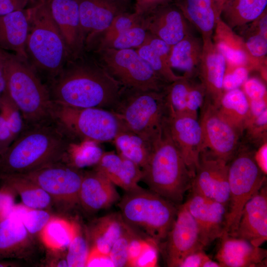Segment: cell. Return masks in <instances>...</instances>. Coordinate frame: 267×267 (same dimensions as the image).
I'll return each mask as SVG.
<instances>
[{
  "instance_id": "cell-41",
  "label": "cell",
  "mask_w": 267,
  "mask_h": 267,
  "mask_svg": "<svg viewBox=\"0 0 267 267\" xmlns=\"http://www.w3.org/2000/svg\"><path fill=\"white\" fill-rule=\"evenodd\" d=\"M11 212L20 218L27 230L33 236L36 234L39 235L52 217L45 209L29 208L24 205H14Z\"/></svg>"
},
{
  "instance_id": "cell-26",
  "label": "cell",
  "mask_w": 267,
  "mask_h": 267,
  "mask_svg": "<svg viewBox=\"0 0 267 267\" xmlns=\"http://www.w3.org/2000/svg\"><path fill=\"white\" fill-rule=\"evenodd\" d=\"M173 2L203 41L213 38L220 19L222 5L219 0H174Z\"/></svg>"
},
{
  "instance_id": "cell-16",
  "label": "cell",
  "mask_w": 267,
  "mask_h": 267,
  "mask_svg": "<svg viewBox=\"0 0 267 267\" xmlns=\"http://www.w3.org/2000/svg\"><path fill=\"white\" fill-rule=\"evenodd\" d=\"M142 23L148 32L171 46L195 30L174 2L153 9L143 16Z\"/></svg>"
},
{
  "instance_id": "cell-63",
  "label": "cell",
  "mask_w": 267,
  "mask_h": 267,
  "mask_svg": "<svg viewBox=\"0 0 267 267\" xmlns=\"http://www.w3.org/2000/svg\"><path fill=\"white\" fill-rule=\"evenodd\" d=\"M1 156V153H0V156Z\"/></svg>"
},
{
  "instance_id": "cell-39",
  "label": "cell",
  "mask_w": 267,
  "mask_h": 267,
  "mask_svg": "<svg viewBox=\"0 0 267 267\" xmlns=\"http://www.w3.org/2000/svg\"><path fill=\"white\" fill-rule=\"evenodd\" d=\"M99 144L90 140L73 141L63 162L80 170L95 166L104 152Z\"/></svg>"
},
{
  "instance_id": "cell-59",
  "label": "cell",
  "mask_w": 267,
  "mask_h": 267,
  "mask_svg": "<svg viewBox=\"0 0 267 267\" xmlns=\"http://www.w3.org/2000/svg\"><path fill=\"white\" fill-rule=\"evenodd\" d=\"M202 267H221L217 261H214L209 258L203 265Z\"/></svg>"
},
{
  "instance_id": "cell-48",
  "label": "cell",
  "mask_w": 267,
  "mask_h": 267,
  "mask_svg": "<svg viewBox=\"0 0 267 267\" xmlns=\"http://www.w3.org/2000/svg\"><path fill=\"white\" fill-rule=\"evenodd\" d=\"M242 86L249 100L267 98L266 86L258 78H248Z\"/></svg>"
},
{
  "instance_id": "cell-14",
  "label": "cell",
  "mask_w": 267,
  "mask_h": 267,
  "mask_svg": "<svg viewBox=\"0 0 267 267\" xmlns=\"http://www.w3.org/2000/svg\"><path fill=\"white\" fill-rule=\"evenodd\" d=\"M228 169V162L207 150L201 151L190 190L227 207L229 198Z\"/></svg>"
},
{
  "instance_id": "cell-8",
  "label": "cell",
  "mask_w": 267,
  "mask_h": 267,
  "mask_svg": "<svg viewBox=\"0 0 267 267\" xmlns=\"http://www.w3.org/2000/svg\"><path fill=\"white\" fill-rule=\"evenodd\" d=\"M53 120L76 141H112L127 129L112 111L97 107L75 108L54 103Z\"/></svg>"
},
{
  "instance_id": "cell-60",
  "label": "cell",
  "mask_w": 267,
  "mask_h": 267,
  "mask_svg": "<svg viewBox=\"0 0 267 267\" xmlns=\"http://www.w3.org/2000/svg\"><path fill=\"white\" fill-rule=\"evenodd\" d=\"M225 0H222V4L223 3V2H224Z\"/></svg>"
},
{
  "instance_id": "cell-1",
  "label": "cell",
  "mask_w": 267,
  "mask_h": 267,
  "mask_svg": "<svg viewBox=\"0 0 267 267\" xmlns=\"http://www.w3.org/2000/svg\"><path fill=\"white\" fill-rule=\"evenodd\" d=\"M48 88L52 101L75 108L111 110L123 86L87 52L70 57Z\"/></svg>"
},
{
  "instance_id": "cell-36",
  "label": "cell",
  "mask_w": 267,
  "mask_h": 267,
  "mask_svg": "<svg viewBox=\"0 0 267 267\" xmlns=\"http://www.w3.org/2000/svg\"><path fill=\"white\" fill-rule=\"evenodd\" d=\"M112 141L118 154L134 162L141 169L146 164L150 154L152 140L126 129L120 132Z\"/></svg>"
},
{
  "instance_id": "cell-50",
  "label": "cell",
  "mask_w": 267,
  "mask_h": 267,
  "mask_svg": "<svg viewBox=\"0 0 267 267\" xmlns=\"http://www.w3.org/2000/svg\"><path fill=\"white\" fill-rule=\"evenodd\" d=\"M174 0H135L134 12L144 16L156 8Z\"/></svg>"
},
{
  "instance_id": "cell-33",
  "label": "cell",
  "mask_w": 267,
  "mask_h": 267,
  "mask_svg": "<svg viewBox=\"0 0 267 267\" xmlns=\"http://www.w3.org/2000/svg\"><path fill=\"white\" fill-rule=\"evenodd\" d=\"M267 0H226L221 20L234 30L256 20L267 10Z\"/></svg>"
},
{
  "instance_id": "cell-11",
  "label": "cell",
  "mask_w": 267,
  "mask_h": 267,
  "mask_svg": "<svg viewBox=\"0 0 267 267\" xmlns=\"http://www.w3.org/2000/svg\"><path fill=\"white\" fill-rule=\"evenodd\" d=\"M84 172L61 161L22 175L37 184L53 202L65 210L79 204V191Z\"/></svg>"
},
{
  "instance_id": "cell-40",
  "label": "cell",
  "mask_w": 267,
  "mask_h": 267,
  "mask_svg": "<svg viewBox=\"0 0 267 267\" xmlns=\"http://www.w3.org/2000/svg\"><path fill=\"white\" fill-rule=\"evenodd\" d=\"M90 249L87 232L85 233L81 225L73 222V234L66 252L68 267H86Z\"/></svg>"
},
{
  "instance_id": "cell-29",
  "label": "cell",
  "mask_w": 267,
  "mask_h": 267,
  "mask_svg": "<svg viewBox=\"0 0 267 267\" xmlns=\"http://www.w3.org/2000/svg\"><path fill=\"white\" fill-rule=\"evenodd\" d=\"M128 225L120 213H112L91 222L86 232L90 248L108 255L114 243L123 234Z\"/></svg>"
},
{
  "instance_id": "cell-62",
  "label": "cell",
  "mask_w": 267,
  "mask_h": 267,
  "mask_svg": "<svg viewBox=\"0 0 267 267\" xmlns=\"http://www.w3.org/2000/svg\"><path fill=\"white\" fill-rule=\"evenodd\" d=\"M123 0V1H127L128 0Z\"/></svg>"
},
{
  "instance_id": "cell-46",
  "label": "cell",
  "mask_w": 267,
  "mask_h": 267,
  "mask_svg": "<svg viewBox=\"0 0 267 267\" xmlns=\"http://www.w3.org/2000/svg\"><path fill=\"white\" fill-rule=\"evenodd\" d=\"M267 110L255 118L248 121L244 131H246L249 139L263 143L267 141Z\"/></svg>"
},
{
  "instance_id": "cell-32",
  "label": "cell",
  "mask_w": 267,
  "mask_h": 267,
  "mask_svg": "<svg viewBox=\"0 0 267 267\" xmlns=\"http://www.w3.org/2000/svg\"><path fill=\"white\" fill-rule=\"evenodd\" d=\"M242 40L251 57L265 72L267 54V13L266 10L253 21L233 30Z\"/></svg>"
},
{
  "instance_id": "cell-5",
  "label": "cell",
  "mask_w": 267,
  "mask_h": 267,
  "mask_svg": "<svg viewBox=\"0 0 267 267\" xmlns=\"http://www.w3.org/2000/svg\"><path fill=\"white\" fill-rule=\"evenodd\" d=\"M28 10V62L38 74H42L50 83L60 73L70 56L44 0H39Z\"/></svg>"
},
{
  "instance_id": "cell-42",
  "label": "cell",
  "mask_w": 267,
  "mask_h": 267,
  "mask_svg": "<svg viewBox=\"0 0 267 267\" xmlns=\"http://www.w3.org/2000/svg\"><path fill=\"white\" fill-rule=\"evenodd\" d=\"M128 225V224H127ZM139 235L128 225L123 234L113 245L109 256L114 267L130 266V252L134 238Z\"/></svg>"
},
{
  "instance_id": "cell-47",
  "label": "cell",
  "mask_w": 267,
  "mask_h": 267,
  "mask_svg": "<svg viewBox=\"0 0 267 267\" xmlns=\"http://www.w3.org/2000/svg\"><path fill=\"white\" fill-rule=\"evenodd\" d=\"M249 71L245 66H226L222 83L224 92L240 88L249 78Z\"/></svg>"
},
{
  "instance_id": "cell-13",
  "label": "cell",
  "mask_w": 267,
  "mask_h": 267,
  "mask_svg": "<svg viewBox=\"0 0 267 267\" xmlns=\"http://www.w3.org/2000/svg\"><path fill=\"white\" fill-rule=\"evenodd\" d=\"M162 246L168 267H179L189 254L200 249L201 244L197 223L183 203L178 206L175 220Z\"/></svg>"
},
{
  "instance_id": "cell-9",
  "label": "cell",
  "mask_w": 267,
  "mask_h": 267,
  "mask_svg": "<svg viewBox=\"0 0 267 267\" xmlns=\"http://www.w3.org/2000/svg\"><path fill=\"white\" fill-rule=\"evenodd\" d=\"M90 52L105 70L124 87L163 92L170 84L153 70L135 49L103 48Z\"/></svg>"
},
{
  "instance_id": "cell-34",
  "label": "cell",
  "mask_w": 267,
  "mask_h": 267,
  "mask_svg": "<svg viewBox=\"0 0 267 267\" xmlns=\"http://www.w3.org/2000/svg\"><path fill=\"white\" fill-rule=\"evenodd\" d=\"M0 182L20 197L23 204L32 209H48L53 201L37 184L21 175H0Z\"/></svg>"
},
{
  "instance_id": "cell-57",
  "label": "cell",
  "mask_w": 267,
  "mask_h": 267,
  "mask_svg": "<svg viewBox=\"0 0 267 267\" xmlns=\"http://www.w3.org/2000/svg\"><path fill=\"white\" fill-rule=\"evenodd\" d=\"M6 91L5 82L2 70L0 66V104L3 95Z\"/></svg>"
},
{
  "instance_id": "cell-61",
  "label": "cell",
  "mask_w": 267,
  "mask_h": 267,
  "mask_svg": "<svg viewBox=\"0 0 267 267\" xmlns=\"http://www.w3.org/2000/svg\"><path fill=\"white\" fill-rule=\"evenodd\" d=\"M219 1L220 2L221 5H222V0H219Z\"/></svg>"
},
{
  "instance_id": "cell-56",
  "label": "cell",
  "mask_w": 267,
  "mask_h": 267,
  "mask_svg": "<svg viewBox=\"0 0 267 267\" xmlns=\"http://www.w3.org/2000/svg\"><path fill=\"white\" fill-rule=\"evenodd\" d=\"M249 102L250 114L246 124L248 121L258 117L265 110H267V98L257 100H249Z\"/></svg>"
},
{
  "instance_id": "cell-4",
  "label": "cell",
  "mask_w": 267,
  "mask_h": 267,
  "mask_svg": "<svg viewBox=\"0 0 267 267\" xmlns=\"http://www.w3.org/2000/svg\"><path fill=\"white\" fill-rule=\"evenodd\" d=\"M0 66L6 91L20 110L26 126L53 121L54 103L48 88L28 61L0 49Z\"/></svg>"
},
{
  "instance_id": "cell-58",
  "label": "cell",
  "mask_w": 267,
  "mask_h": 267,
  "mask_svg": "<svg viewBox=\"0 0 267 267\" xmlns=\"http://www.w3.org/2000/svg\"><path fill=\"white\" fill-rule=\"evenodd\" d=\"M17 266L18 265L14 262L8 261L7 259H0V267H12Z\"/></svg>"
},
{
  "instance_id": "cell-31",
  "label": "cell",
  "mask_w": 267,
  "mask_h": 267,
  "mask_svg": "<svg viewBox=\"0 0 267 267\" xmlns=\"http://www.w3.org/2000/svg\"><path fill=\"white\" fill-rule=\"evenodd\" d=\"M135 49L153 70L168 83L181 77L176 75L170 66L171 46L155 36L148 32L143 43Z\"/></svg>"
},
{
  "instance_id": "cell-28",
  "label": "cell",
  "mask_w": 267,
  "mask_h": 267,
  "mask_svg": "<svg viewBox=\"0 0 267 267\" xmlns=\"http://www.w3.org/2000/svg\"><path fill=\"white\" fill-rule=\"evenodd\" d=\"M212 39L225 58L227 66H245L249 70L259 69V65L249 55L241 38L221 20Z\"/></svg>"
},
{
  "instance_id": "cell-38",
  "label": "cell",
  "mask_w": 267,
  "mask_h": 267,
  "mask_svg": "<svg viewBox=\"0 0 267 267\" xmlns=\"http://www.w3.org/2000/svg\"><path fill=\"white\" fill-rule=\"evenodd\" d=\"M142 20L140 23L112 37L91 43L85 48V51L89 52L103 48L125 49L138 48L143 43L148 33L142 23Z\"/></svg>"
},
{
  "instance_id": "cell-3",
  "label": "cell",
  "mask_w": 267,
  "mask_h": 267,
  "mask_svg": "<svg viewBox=\"0 0 267 267\" xmlns=\"http://www.w3.org/2000/svg\"><path fill=\"white\" fill-rule=\"evenodd\" d=\"M141 171V180L151 191L178 206L182 203L194 177L171 138L167 121L152 139L149 158Z\"/></svg>"
},
{
  "instance_id": "cell-27",
  "label": "cell",
  "mask_w": 267,
  "mask_h": 267,
  "mask_svg": "<svg viewBox=\"0 0 267 267\" xmlns=\"http://www.w3.org/2000/svg\"><path fill=\"white\" fill-rule=\"evenodd\" d=\"M29 29L28 8L0 16V49L28 61L26 43Z\"/></svg>"
},
{
  "instance_id": "cell-19",
  "label": "cell",
  "mask_w": 267,
  "mask_h": 267,
  "mask_svg": "<svg viewBox=\"0 0 267 267\" xmlns=\"http://www.w3.org/2000/svg\"><path fill=\"white\" fill-rule=\"evenodd\" d=\"M64 39L70 57L85 52L78 0H44Z\"/></svg>"
},
{
  "instance_id": "cell-55",
  "label": "cell",
  "mask_w": 267,
  "mask_h": 267,
  "mask_svg": "<svg viewBox=\"0 0 267 267\" xmlns=\"http://www.w3.org/2000/svg\"><path fill=\"white\" fill-rule=\"evenodd\" d=\"M255 160L263 173L267 174V141L260 145L257 150L254 152Z\"/></svg>"
},
{
  "instance_id": "cell-49",
  "label": "cell",
  "mask_w": 267,
  "mask_h": 267,
  "mask_svg": "<svg viewBox=\"0 0 267 267\" xmlns=\"http://www.w3.org/2000/svg\"><path fill=\"white\" fill-rule=\"evenodd\" d=\"M0 188V220L7 217L11 212L14 203V194L7 186L1 184Z\"/></svg>"
},
{
  "instance_id": "cell-51",
  "label": "cell",
  "mask_w": 267,
  "mask_h": 267,
  "mask_svg": "<svg viewBox=\"0 0 267 267\" xmlns=\"http://www.w3.org/2000/svg\"><path fill=\"white\" fill-rule=\"evenodd\" d=\"M209 258L204 249H198L187 255L182 260L179 267H202L204 262Z\"/></svg>"
},
{
  "instance_id": "cell-12",
  "label": "cell",
  "mask_w": 267,
  "mask_h": 267,
  "mask_svg": "<svg viewBox=\"0 0 267 267\" xmlns=\"http://www.w3.org/2000/svg\"><path fill=\"white\" fill-rule=\"evenodd\" d=\"M202 150L229 162L239 147L241 134L219 114L217 108L206 99L201 107Z\"/></svg>"
},
{
  "instance_id": "cell-22",
  "label": "cell",
  "mask_w": 267,
  "mask_h": 267,
  "mask_svg": "<svg viewBox=\"0 0 267 267\" xmlns=\"http://www.w3.org/2000/svg\"><path fill=\"white\" fill-rule=\"evenodd\" d=\"M226 62L213 39L203 41V51L198 77L206 90L205 99L218 108L224 93L222 83Z\"/></svg>"
},
{
  "instance_id": "cell-17",
  "label": "cell",
  "mask_w": 267,
  "mask_h": 267,
  "mask_svg": "<svg viewBox=\"0 0 267 267\" xmlns=\"http://www.w3.org/2000/svg\"><path fill=\"white\" fill-rule=\"evenodd\" d=\"M167 127L173 142L194 177L202 150L203 137L199 121L187 114L170 115Z\"/></svg>"
},
{
  "instance_id": "cell-37",
  "label": "cell",
  "mask_w": 267,
  "mask_h": 267,
  "mask_svg": "<svg viewBox=\"0 0 267 267\" xmlns=\"http://www.w3.org/2000/svg\"><path fill=\"white\" fill-rule=\"evenodd\" d=\"M73 231V221L53 217L41 231V240L49 252H64L71 241Z\"/></svg>"
},
{
  "instance_id": "cell-54",
  "label": "cell",
  "mask_w": 267,
  "mask_h": 267,
  "mask_svg": "<svg viewBox=\"0 0 267 267\" xmlns=\"http://www.w3.org/2000/svg\"><path fill=\"white\" fill-rule=\"evenodd\" d=\"M31 0H0V16L25 9Z\"/></svg>"
},
{
  "instance_id": "cell-7",
  "label": "cell",
  "mask_w": 267,
  "mask_h": 267,
  "mask_svg": "<svg viewBox=\"0 0 267 267\" xmlns=\"http://www.w3.org/2000/svg\"><path fill=\"white\" fill-rule=\"evenodd\" d=\"M164 91L142 90L123 86L110 110L127 129L152 140L170 116Z\"/></svg>"
},
{
  "instance_id": "cell-6",
  "label": "cell",
  "mask_w": 267,
  "mask_h": 267,
  "mask_svg": "<svg viewBox=\"0 0 267 267\" xmlns=\"http://www.w3.org/2000/svg\"><path fill=\"white\" fill-rule=\"evenodd\" d=\"M118 205L125 222L158 246L165 241L171 229L178 207L150 190L141 187L126 191Z\"/></svg>"
},
{
  "instance_id": "cell-25",
  "label": "cell",
  "mask_w": 267,
  "mask_h": 267,
  "mask_svg": "<svg viewBox=\"0 0 267 267\" xmlns=\"http://www.w3.org/2000/svg\"><path fill=\"white\" fill-rule=\"evenodd\" d=\"M94 169L126 191L140 187L138 184L142 176L140 167L113 151L104 152Z\"/></svg>"
},
{
  "instance_id": "cell-52",
  "label": "cell",
  "mask_w": 267,
  "mask_h": 267,
  "mask_svg": "<svg viewBox=\"0 0 267 267\" xmlns=\"http://www.w3.org/2000/svg\"><path fill=\"white\" fill-rule=\"evenodd\" d=\"M15 139L7 122L0 113V151L1 155Z\"/></svg>"
},
{
  "instance_id": "cell-15",
  "label": "cell",
  "mask_w": 267,
  "mask_h": 267,
  "mask_svg": "<svg viewBox=\"0 0 267 267\" xmlns=\"http://www.w3.org/2000/svg\"><path fill=\"white\" fill-rule=\"evenodd\" d=\"M190 194L183 204L197 223L200 241L205 248L225 233L227 207L198 194Z\"/></svg>"
},
{
  "instance_id": "cell-24",
  "label": "cell",
  "mask_w": 267,
  "mask_h": 267,
  "mask_svg": "<svg viewBox=\"0 0 267 267\" xmlns=\"http://www.w3.org/2000/svg\"><path fill=\"white\" fill-rule=\"evenodd\" d=\"M34 236L12 212L0 220V259H27L35 247Z\"/></svg>"
},
{
  "instance_id": "cell-18",
  "label": "cell",
  "mask_w": 267,
  "mask_h": 267,
  "mask_svg": "<svg viewBox=\"0 0 267 267\" xmlns=\"http://www.w3.org/2000/svg\"><path fill=\"white\" fill-rule=\"evenodd\" d=\"M228 234L246 240L256 246H260L267 241V183L245 204L236 228Z\"/></svg>"
},
{
  "instance_id": "cell-20",
  "label": "cell",
  "mask_w": 267,
  "mask_h": 267,
  "mask_svg": "<svg viewBox=\"0 0 267 267\" xmlns=\"http://www.w3.org/2000/svg\"><path fill=\"white\" fill-rule=\"evenodd\" d=\"M85 48L119 14L127 11L122 0H78Z\"/></svg>"
},
{
  "instance_id": "cell-23",
  "label": "cell",
  "mask_w": 267,
  "mask_h": 267,
  "mask_svg": "<svg viewBox=\"0 0 267 267\" xmlns=\"http://www.w3.org/2000/svg\"><path fill=\"white\" fill-rule=\"evenodd\" d=\"M79 204L93 213L111 207L120 199L115 185L99 172H84L79 191Z\"/></svg>"
},
{
  "instance_id": "cell-30",
  "label": "cell",
  "mask_w": 267,
  "mask_h": 267,
  "mask_svg": "<svg viewBox=\"0 0 267 267\" xmlns=\"http://www.w3.org/2000/svg\"><path fill=\"white\" fill-rule=\"evenodd\" d=\"M203 51L201 36L188 35L171 46L170 64L171 68L183 72V76L197 77Z\"/></svg>"
},
{
  "instance_id": "cell-45",
  "label": "cell",
  "mask_w": 267,
  "mask_h": 267,
  "mask_svg": "<svg viewBox=\"0 0 267 267\" xmlns=\"http://www.w3.org/2000/svg\"><path fill=\"white\" fill-rule=\"evenodd\" d=\"M206 95L204 86L198 77L192 78L187 96L185 114L198 119V110L203 105Z\"/></svg>"
},
{
  "instance_id": "cell-43",
  "label": "cell",
  "mask_w": 267,
  "mask_h": 267,
  "mask_svg": "<svg viewBox=\"0 0 267 267\" xmlns=\"http://www.w3.org/2000/svg\"><path fill=\"white\" fill-rule=\"evenodd\" d=\"M143 17L134 12L130 13L126 11L119 14L105 30L89 42L85 48L94 42L109 38L135 25L142 21Z\"/></svg>"
},
{
  "instance_id": "cell-53",
  "label": "cell",
  "mask_w": 267,
  "mask_h": 267,
  "mask_svg": "<svg viewBox=\"0 0 267 267\" xmlns=\"http://www.w3.org/2000/svg\"><path fill=\"white\" fill-rule=\"evenodd\" d=\"M86 267H114V265L108 255L90 248Z\"/></svg>"
},
{
  "instance_id": "cell-2",
  "label": "cell",
  "mask_w": 267,
  "mask_h": 267,
  "mask_svg": "<svg viewBox=\"0 0 267 267\" xmlns=\"http://www.w3.org/2000/svg\"><path fill=\"white\" fill-rule=\"evenodd\" d=\"M73 141L54 121L26 126L0 156V175L25 174L63 162Z\"/></svg>"
},
{
  "instance_id": "cell-10",
  "label": "cell",
  "mask_w": 267,
  "mask_h": 267,
  "mask_svg": "<svg viewBox=\"0 0 267 267\" xmlns=\"http://www.w3.org/2000/svg\"><path fill=\"white\" fill-rule=\"evenodd\" d=\"M266 176L255 160L254 152L247 146H239L228 162L229 198L225 233L235 230L245 204L267 183Z\"/></svg>"
},
{
  "instance_id": "cell-35",
  "label": "cell",
  "mask_w": 267,
  "mask_h": 267,
  "mask_svg": "<svg viewBox=\"0 0 267 267\" xmlns=\"http://www.w3.org/2000/svg\"><path fill=\"white\" fill-rule=\"evenodd\" d=\"M218 111L221 116L241 134L250 114L249 102L240 88L225 91L222 96Z\"/></svg>"
},
{
  "instance_id": "cell-21",
  "label": "cell",
  "mask_w": 267,
  "mask_h": 267,
  "mask_svg": "<svg viewBox=\"0 0 267 267\" xmlns=\"http://www.w3.org/2000/svg\"><path fill=\"white\" fill-rule=\"evenodd\" d=\"M220 239L215 259L221 267H267L266 249L226 233Z\"/></svg>"
},
{
  "instance_id": "cell-44",
  "label": "cell",
  "mask_w": 267,
  "mask_h": 267,
  "mask_svg": "<svg viewBox=\"0 0 267 267\" xmlns=\"http://www.w3.org/2000/svg\"><path fill=\"white\" fill-rule=\"evenodd\" d=\"M0 113L7 122L16 138L24 129L26 125L20 110L6 91L1 100Z\"/></svg>"
}]
</instances>
